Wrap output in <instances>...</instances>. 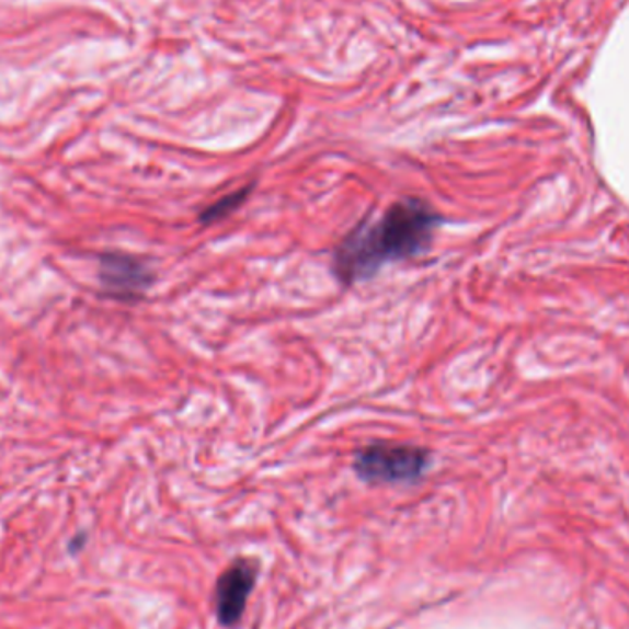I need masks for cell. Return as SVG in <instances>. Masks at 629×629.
Returning a JSON list of instances; mask_svg holds the SVG:
<instances>
[{"instance_id":"cell-5","label":"cell","mask_w":629,"mask_h":629,"mask_svg":"<svg viewBox=\"0 0 629 629\" xmlns=\"http://www.w3.org/2000/svg\"><path fill=\"white\" fill-rule=\"evenodd\" d=\"M252 186H247V188L236 190V192H230V194L224 195L221 199L216 201L210 206H206L205 210L201 213L199 221L203 225L216 224L219 219H225L230 214L236 213L243 203H245L247 197L251 195Z\"/></svg>"},{"instance_id":"cell-6","label":"cell","mask_w":629,"mask_h":629,"mask_svg":"<svg viewBox=\"0 0 629 629\" xmlns=\"http://www.w3.org/2000/svg\"><path fill=\"white\" fill-rule=\"evenodd\" d=\"M85 533L78 534V536H76V538L70 541V550H72V552H78V550H81L83 547H85Z\"/></svg>"},{"instance_id":"cell-4","label":"cell","mask_w":629,"mask_h":629,"mask_svg":"<svg viewBox=\"0 0 629 629\" xmlns=\"http://www.w3.org/2000/svg\"><path fill=\"white\" fill-rule=\"evenodd\" d=\"M258 565L252 560H238L219 576L214 593L216 615L224 626H236L245 611L247 601L256 584Z\"/></svg>"},{"instance_id":"cell-3","label":"cell","mask_w":629,"mask_h":629,"mask_svg":"<svg viewBox=\"0 0 629 629\" xmlns=\"http://www.w3.org/2000/svg\"><path fill=\"white\" fill-rule=\"evenodd\" d=\"M98 281L105 297L118 302H138L153 286L155 275L142 258L129 252L107 251L98 258Z\"/></svg>"},{"instance_id":"cell-1","label":"cell","mask_w":629,"mask_h":629,"mask_svg":"<svg viewBox=\"0 0 629 629\" xmlns=\"http://www.w3.org/2000/svg\"><path fill=\"white\" fill-rule=\"evenodd\" d=\"M442 218L424 199L396 201L374 224H361L333 251L332 271L343 286L368 281L384 265L427 251Z\"/></svg>"},{"instance_id":"cell-2","label":"cell","mask_w":629,"mask_h":629,"mask_svg":"<svg viewBox=\"0 0 629 629\" xmlns=\"http://www.w3.org/2000/svg\"><path fill=\"white\" fill-rule=\"evenodd\" d=\"M430 449L400 444H370L355 453L354 469L359 479L374 484L416 482L430 469Z\"/></svg>"}]
</instances>
